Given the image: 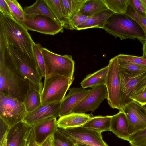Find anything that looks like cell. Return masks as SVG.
Masks as SVG:
<instances>
[{"instance_id":"cell-5","label":"cell","mask_w":146,"mask_h":146,"mask_svg":"<svg viewBox=\"0 0 146 146\" xmlns=\"http://www.w3.org/2000/svg\"><path fill=\"white\" fill-rule=\"evenodd\" d=\"M41 50L45 65V77L56 74L74 80L75 62L72 56L60 55L42 47Z\"/></svg>"},{"instance_id":"cell-42","label":"cell","mask_w":146,"mask_h":146,"mask_svg":"<svg viewBox=\"0 0 146 146\" xmlns=\"http://www.w3.org/2000/svg\"><path fill=\"white\" fill-rule=\"evenodd\" d=\"M53 135L48 137L43 142L38 144L39 146H54L53 143Z\"/></svg>"},{"instance_id":"cell-39","label":"cell","mask_w":146,"mask_h":146,"mask_svg":"<svg viewBox=\"0 0 146 146\" xmlns=\"http://www.w3.org/2000/svg\"><path fill=\"white\" fill-rule=\"evenodd\" d=\"M0 12L4 16L13 18L10 7L5 0H0Z\"/></svg>"},{"instance_id":"cell-27","label":"cell","mask_w":146,"mask_h":146,"mask_svg":"<svg viewBox=\"0 0 146 146\" xmlns=\"http://www.w3.org/2000/svg\"><path fill=\"white\" fill-rule=\"evenodd\" d=\"M45 1L57 19L63 27L72 30L69 21L63 14L60 0H45Z\"/></svg>"},{"instance_id":"cell-37","label":"cell","mask_w":146,"mask_h":146,"mask_svg":"<svg viewBox=\"0 0 146 146\" xmlns=\"http://www.w3.org/2000/svg\"><path fill=\"white\" fill-rule=\"evenodd\" d=\"M88 17L82 14L80 11L76 14L70 20V24L72 30H76L79 25L84 23Z\"/></svg>"},{"instance_id":"cell-43","label":"cell","mask_w":146,"mask_h":146,"mask_svg":"<svg viewBox=\"0 0 146 146\" xmlns=\"http://www.w3.org/2000/svg\"><path fill=\"white\" fill-rule=\"evenodd\" d=\"M143 56L146 57V41L143 44Z\"/></svg>"},{"instance_id":"cell-22","label":"cell","mask_w":146,"mask_h":146,"mask_svg":"<svg viewBox=\"0 0 146 146\" xmlns=\"http://www.w3.org/2000/svg\"><path fill=\"white\" fill-rule=\"evenodd\" d=\"M114 13L108 9L98 14L88 17L84 23L77 28L76 30H80L94 28L103 29L108 19Z\"/></svg>"},{"instance_id":"cell-35","label":"cell","mask_w":146,"mask_h":146,"mask_svg":"<svg viewBox=\"0 0 146 146\" xmlns=\"http://www.w3.org/2000/svg\"><path fill=\"white\" fill-rule=\"evenodd\" d=\"M116 56L118 58L136 64L146 66V57L142 56H137L133 55L120 54Z\"/></svg>"},{"instance_id":"cell-3","label":"cell","mask_w":146,"mask_h":146,"mask_svg":"<svg viewBox=\"0 0 146 146\" xmlns=\"http://www.w3.org/2000/svg\"><path fill=\"white\" fill-rule=\"evenodd\" d=\"M121 40L137 39L143 44L146 41L145 33L139 24L126 14L114 13L108 19L103 28Z\"/></svg>"},{"instance_id":"cell-4","label":"cell","mask_w":146,"mask_h":146,"mask_svg":"<svg viewBox=\"0 0 146 146\" xmlns=\"http://www.w3.org/2000/svg\"><path fill=\"white\" fill-rule=\"evenodd\" d=\"M73 80L56 74L45 78L41 104L61 102Z\"/></svg>"},{"instance_id":"cell-38","label":"cell","mask_w":146,"mask_h":146,"mask_svg":"<svg viewBox=\"0 0 146 146\" xmlns=\"http://www.w3.org/2000/svg\"><path fill=\"white\" fill-rule=\"evenodd\" d=\"M10 128L1 119H0V146L7 145L8 133Z\"/></svg>"},{"instance_id":"cell-19","label":"cell","mask_w":146,"mask_h":146,"mask_svg":"<svg viewBox=\"0 0 146 146\" xmlns=\"http://www.w3.org/2000/svg\"><path fill=\"white\" fill-rule=\"evenodd\" d=\"M93 116L92 114L72 113L59 117L57 122L58 128L66 129L83 126Z\"/></svg>"},{"instance_id":"cell-30","label":"cell","mask_w":146,"mask_h":146,"mask_svg":"<svg viewBox=\"0 0 146 146\" xmlns=\"http://www.w3.org/2000/svg\"><path fill=\"white\" fill-rule=\"evenodd\" d=\"M126 15L134 19L143 31L146 38V17L141 15L135 8L130 0L127 6Z\"/></svg>"},{"instance_id":"cell-21","label":"cell","mask_w":146,"mask_h":146,"mask_svg":"<svg viewBox=\"0 0 146 146\" xmlns=\"http://www.w3.org/2000/svg\"><path fill=\"white\" fill-rule=\"evenodd\" d=\"M29 127L22 121L10 127L7 135V146H21Z\"/></svg>"},{"instance_id":"cell-33","label":"cell","mask_w":146,"mask_h":146,"mask_svg":"<svg viewBox=\"0 0 146 146\" xmlns=\"http://www.w3.org/2000/svg\"><path fill=\"white\" fill-rule=\"evenodd\" d=\"M129 142L139 146H146V128L131 135Z\"/></svg>"},{"instance_id":"cell-9","label":"cell","mask_w":146,"mask_h":146,"mask_svg":"<svg viewBox=\"0 0 146 146\" xmlns=\"http://www.w3.org/2000/svg\"><path fill=\"white\" fill-rule=\"evenodd\" d=\"M21 23L27 30L43 34L54 35L62 33L63 27L57 21L44 15H38L25 19Z\"/></svg>"},{"instance_id":"cell-18","label":"cell","mask_w":146,"mask_h":146,"mask_svg":"<svg viewBox=\"0 0 146 146\" xmlns=\"http://www.w3.org/2000/svg\"><path fill=\"white\" fill-rule=\"evenodd\" d=\"M128 125L127 117L123 111H119L112 116L110 131L118 138L129 141L130 135L128 131Z\"/></svg>"},{"instance_id":"cell-13","label":"cell","mask_w":146,"mask_h":146,"mask_svg":"<svg viewBox=\"0 0 146 146\" xmlns=\"http://www.w3.org/2000/svg\"><path fill=\"white\" fill-rule=\"evenodd\" d=\"M61 103L41 104L34 111L27 113L22 121L29 127L50 117L57 118L59 117Z\"/></svg>"},{"instance_id":"cell-41","label":"cell","mask_w":146,"mask_h":146,"mask_svg":"<svg viewBox=\"0 0 146 146\" xmlns=\"http://www.w3.org/2000/svg\"><path fill=\"white\" fill-rule=\"evenodd\" d=\"M146 91V75L141 80L135 88L132 95Z\"/></svg>"},{"instance_id":"cell-16","label":"cell","mask_w":146,"mask_h":146,"mask_svg":"<svg viewBox=\"0 0 146 146\" xmlns=\"http://www.w3.org/2000/svg\"><path fill=\"white\" fill-rule=\"evenodd\" d=\"M57 118L50 117L34 125L33 127L36 143L40 144L48 137L54 135L58 129Z\"/></svg>"},{"instance_id":"cell-25","label":"cell","mask_w":146,"mask_h":146,"mask_svg":"<svg viewBox=\"0 0 146 146\" xmlns=\"http://www.w3.org/2000/svg\"><path fill=\"white\" fill-rule=\"evenodd\" d=\"M60 0L63 13L69 21V23L73 17L80 11L86 1V0Z\"/></svg>"},{"instance_id":"cell-44","label":"cell","mask_w":146,"mask_h":146,"mask_svg":"<svg viewBox=\"0 0 146 146\" xmlns=\"http://www.w3.org/2000/svg\"><path fill=\"white\" fill-rule=\"evenodd\" d=\"M141 3L146 7V0H140Z\"/></svg>"},{"instance_id":"cell-29","label":"cell","mask_w":146,"mask_h":146,"mask_svg":"<svg viewBox=\"0 0 146 146\" xmlns=\"http://www.w3.org/2000/svg\"><path fill=\"white\" fill-rule=\"evenodd\" d=\"M34 56L37 69L42 77L46 76L45 65L40 44L35 42L33 45Z\"/></svg>"},{"instance_id":"cell-28","label":"cell","mask_w":146,"mask_h":146,"mask_svg":"<svg viewBox=\"0 0 146 146\" xmlns=\"http://www.w3.org/2000/svg\"><path fill=\"white\" fill-rule=\"evenodd\" d=\"M117 58L119 72H122L128 75H133L146 71L145 66Z\"/></svg>"},{"instance_id":"cell-20","label":"cell","mask_w":146,"mask_h":146,"mask_svg":"<svg viewBox=\"0 0 146 146\" xmlns=\"http://www.w3.org/2000/svg\"><path fill=\"white\" fill-rule=\"evenodd\" d=\"M23 10L25 19L38 15H44L51 17L58 23L45 0H37L31 5L24 7Z\"/></svg>"},{"instance_id":"cell-34","label":"cell","mask_w":146,"mask_h":146,"mask_svg":"<svg viewBox=\"0 0 146 146\" xmlns=\"http://www.w3.org/2000/svg\"><path fill=\"white\" fill-rule=\"evenodd\" d=\"M54 146H73L74 143L66 137L58 129L53 135Z\"/></svg>"},{"instance_id":"cell-23","label":"cell","mask_w":146,"mask_h":146,"mask_svg":"<svg viewBox=\"0 0 146 146\" xmlns=\"http://www.w3.org/2000/svg\"><path fill=\"white\" fill-rule=\"evenodd\" d=\"M108 68L107 66L87 75L80 83L82 88L84 89L89 87L92 88L99 85H105Z\"/></svg>"},{"instance_id":"cell-24","label":"cell","mask_w":146,"mask_h":146,"mask_svg":"<svg viewBox=\"0 0 146 146\" xmlns=\"http://www.w3.org/2000/svg\"><path fill=\"white\" fill-rule=\"evenodd\" d=\"M112 117V116H93L83 126L101 133L110 131Z\"/></svg>"},{"instance_id":"cell-49","label":"cell","mask_w":146,"mask_h":146,"mask_svg":"<svg viewBox=\"0 0 146 146\" xmlns=\"http://www.w3.org/2000/svg\"></svg>"},{"instance_id":"cell-6","label":"cell","mask_w":146,"mask_h":146,"mask_svg":"<svg viewBox=\"0 0 146 146\" xmlns=\"http://www.w3.org/2000/svg\"><path fill=\"white\" fill-rule=\"evenodd\" d=\"M27 113L23 102L0 92V117L10 128L22 121Z\"/></svg>"},{"instance_id":"cell-12","label":"cell","mask_w":146,"mask_h":146,"mask_svg":"<svg viewBox=\"0 0 146 146\" xmlns=\"http://www.w3.org/2000/svg\"><path fill=\"white\" fill-rule=\"evenodd\" d=\"M7 40L13 62L19 73L24 78L32 82L39 84L42 83L41 81L42 77L38 70L22 59L16 51L12 44L8 42L7 39Z\"/></svg>"},{"instance_id":"cell-26","label":"cell","mask_w":146,"mask_h":146,"mask_svg":"<svg viewBox=\"0 0 146 146\" xmlns=\"http://www.w3.org/2000/svg\"><path fill=\"white\" fill-rule=\"evenodd\" d=\"M108 9L103 0H86L80 11L82 14L89 17Z\"/></svg>"},{"instance_id":"cell-8","label":"cell","mask_w":146,"mask_h":146,"mask_svg":"<svg viewBox=\"0 0 146 146\" xmlns=\"http://www.w3.org/2000/svg\"><path fill=\"white\" fill-rule=\"evenodd\" d=\"M58 129L74 143L83 144L89 146H108L103 139L102 133L83 126Z\"/></svg>"},{"instance_id":"cell-48","label":"cell","mask_w":146,"mask_h":146,"mask_svg":"<svg viewBox=\"0 0 146 146\" xmlns=\"http://www.w3.org/2000/svg\"><path fill=\"white\" fill-rule=\"evenodd\" d=\"M145 108H146V105L143 106Z\"/></svg>"},{"instance_id":"cell-31","label":"cell","mask_w":146,"mask_h":146,"mask_svg":"<svg viewBox=\"0 0 146 146\" xmlns=\"http://www.w3.org/2000/svg\"><path fill=\"white\" fill-rule=\"evenodd\" d=\"M108 9L117 14L125 13L129 0H103Z\"/></svg>"},{"instance_id":"cell-32","label":"cell","mask_w":146,"mask_h":146,"mask_svg":"<svg viewBox=\"0 0 146 146\" xmlns=\"http://www.w3.org/2000/svg\"><path fill=\"white\" fill-rule=\"evenodd\" d=\"M9 6L13 18L21 23L25 19L23 9L16 0H5Z\"/></svg>"},{"instance_id":"cell-15","label":"cell","mask_w":146,"mask_h":146,"mask_svg":"<svg viewBox=\"0 0 146 146\" xmlns=\"http://www.w3.org/2000/svg\"><path fill=\"white\" fill-rule=\"evenodd\" d=\"M91 90L86 89L80 87L70 88L68 94L61 102L59 117L72 113V110Z\"/></svg>"},{"instance_id":"cell-46","label":"cell","mask_w":146,"mask_h":146,"mask_svg":"<svg viewBox=\"0 0 146 146\" xmlns=\"http://www.w3.org/2000/svg\"><path fill=\"white\" fill-rule=\"evenodd\" d=\"M131 146H139L135 144L132 143H130Z\"/></svg>"},{"instance_id":"cell-11","label":"cell","mask_w":146,"mask_h":146,"mask_svg":"<svg viewBox=\"0 0 146 146\" xmlns=\"http://www.w3.org/2000/svg\"><path fill=\"white\" fill-rule=\"evenodd\" d=\"M108 93L105 85H99L92 88L90 92L72 110V113H84L94 111L105 99Z\"/></svg>"},{"instance_id":"cell-40","label":"cell","mask_w":146,"mask_h":146,"mask_svg":"<svg viewBox=\"0 0 146 146\" xmlns=\"http://www.w3.org/2000/svg\"><path fill=\"white\" fill-rule=\"evenodd\" d=\"M131 100L135 101L141 106L146 105V91L132 95L130 97Z\"/></svg>"},{"instance_id":"cell-2","label":"cell","mask_w":146,"mask_h":146,"mask_svg":"<svg viewBox=\"0 0 146 146\" xmlns=\"http://www.w3.org/2000/svg\"><path fill=\"white\" fill-rule=\"evenodd\" d=\"M0 24L3 26L8 41L12 44L19 55L37 69L33 51L35 42L28 30L13 18L4 16L1 13Z\"/></svg>"},{"instance_id":"cell-10","label":"cell","mask_w":146,"mask_h":146,"mask_svg":"<svg viewBox=\"0 0 146 146\" xmlns=\"http://www.w3.org/2000/svg\"><path fill=\"white\" fill-rule=\"evenodd\" d=\"M122 110L128 121L130 135L146 128V109L143 106L132 100Z\"/></svg>"},{"instance_id":"cell-1","label":"cell","mask_w":146,"mask_h":146,"mask_svg":"<svg viewBox=\"0 0 146 146\" xmlns=\"http://www.w3.org/2000/svg\"><path fill=\"white\" fill-rule=\"evenodd\" d=\"M29 81L24 78L14 66L3 29H0V92L23 102Z\"/></svg>"},{"instance_id":"cell-14","label":"cell","mask_w":146,"mask_h":146,"mask_svg":"<svg viewBox=\"0 0 146 146\" xmlns=\"http://www.w3.org/2000/svg\"><path fill=\"white\" fill-rule=\"evenodd\" d=\"M146 75V71L133 75L119 72L120 97L122 108L132 100L130 99V97L137 85Z\"/></svg>"},{"instance_id":"cell-17","label":"cell","mask_w":146,"mask_h":146,"mask_svg":"<svg viewBox=\"0 0 146 146\" xmlns=\"http://www.w3.org/2000/svg\"><path fill=\"white\" fill-rule=\"evenodd\" d=\"M43 84H37L29 81V87L23 102L27 113L33 111L41 104Z\"/></svg>"},{"instance_id":"cell-7","label":"cell","mask_w":146,"mask_h":146,"mask_svg":"<svg viewBox=\"0 0 146 146\" xmlns=\"http://www.w3.org/2000/svg\"><path fill=\"white\" fill-rule=\"evenodd\" d=\"M108 66L105 84L108 103L111 108L123 111L120 100L119 65L116 56L110 60Z\"/></svg>"},{"instance_id":"cell-47","label":"cell","mask_w":146,"mask_h":146,"mask_svg":"<svg viewBox=\"0 0 146 146\" xmlns=\"http://www.w3.org/2000/svg\"><path fill=\"white\" fill-rule=\"evenodd\" d=\"M73 146H79L77 144L74 143Z\"/></svg>"},{"instance_id":"cell-45","label":"cell","mask_w":146,"mask_h":146,"mask_svg":"<svg viewBox=\"0 0 146 146\" xmlns=\"http://www.w3.org/2000/svg\"><path fill=\"white\" fill-rule=\"evenodd\" d=\"M77 144L79 146H89L88 145H86L82 144V143H77Z\"/></svg>"},{"instance_id":"cell-36","label":"cell","mask_w":146,"mask_h":146,"mask_svg":"<svg viewBox=\"0 0 146 146\" xmlns=\"http://www.w3.org/2000/svg\"><path fill=\"white\" fill-rule=\"evenodd\" d=\"M21 146H39L35 141L33 127H28Z\"/></svg>"}]
</instances>
